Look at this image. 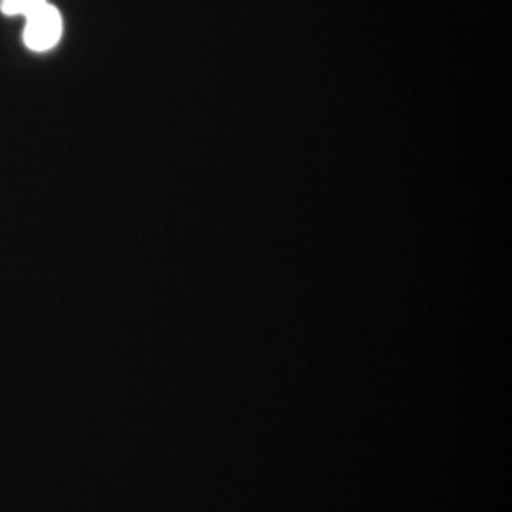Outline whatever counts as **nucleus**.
Wrapping results in <instances>:
<instances>
[{
    "label": "nucleus",
    "mask_w": 512,
    "mask_h": 512,
    "mask_svg": "<svg viewBox=\"0 0 512 512\" xmlns=\"http://www.w3.org/2000/svg\"><path fill=\"white\" fill-rule=\"evenodd\" d=\"M63 35V18L52 4H42L25 18L23 42L33 52L52 50Z\"/></svg>",
    "instance_id": "f257e3e1"
},
{
    "label": "nucleus",
    "mask_w": 512,
    "mask_h": 512,
    "mask_svg": "<svg viewBox=\"0 0 512 512\" xmlns=\"http://www.w3.org/2000/svg\"><path fill=\"white\" fill-rule=\"evenodd\" d=\"M48 0H0V12L4 16H23L27 18Z\"/></svg>",
    "instance_id": "f03ea898"
}]
</instances>
